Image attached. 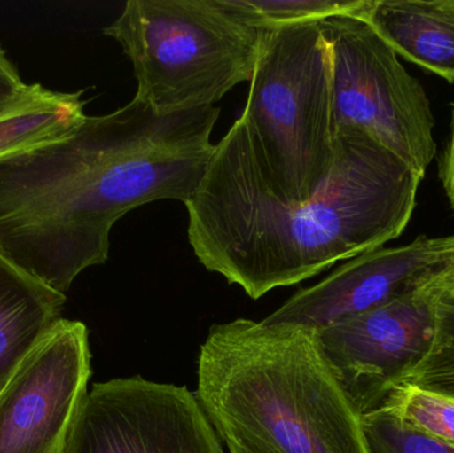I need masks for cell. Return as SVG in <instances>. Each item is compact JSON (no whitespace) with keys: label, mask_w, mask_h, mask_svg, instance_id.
<instances>
[{"label":"cell","mask_w":454,"mask_h":453,"mask_svg":"<svg viewBox=\"0 0 454 453\" xmlns=\"http://www.w3.org/2000/svg\"><path fill=\"white\" fill-rule=\"evenodd\" d=\"M454 273V234L379 247L351 258L315 286L301 290L264 318L266 324L320 330L431 286Z\"/></svg>","instance_id":"cell-9"},{"label":"cell","mask_w":454,"mask_h":453,"mask_svg":"<svg viewBox=\"0 0 454 453\" xmlns=\"http://www.w3.org/2000/svg\"><path fill=\"white\" fill-rule=\"evenodd\" d=\"M364 20L397 55L454 84V0H373Z\"/></svg>","instance_id":"cell-10"},{"label":"cell","mask_w":454,"mask_h":453,"mask_svg":"<svg viewBox=\"0 0 454 453\" xmlns=\"http://www.w3.org/2000/svg\"><path fill=\"white\" fill-rule=\"evenodd\" d=\"M240 117L272 191L311 199L336 148L331 52L317 21L266 27Z\"/></svg>","instance_id":"cell-4"},{"label":"cell","mask_w":454,"mask_h":453,"mask_svg":"<svg viewBox=\"0 0 454 453\" xmlns=\"http://www.w3.org/2000/svg\"><path fill=\"white\" fill-rule=\"evenodd\" d=\"M196 396L225 444L247 453H370L362 417L315 330L239 318L215 324Z\"/></svg>","instance_id":"cell-2"},{"label":"cell","mask_w":454,"mask_h":453,"mask_svg":"<svg viewBox=\"0 0 454 453\" xmlns=\"http://www.w3.org/2000/svg\"><path fill=\"white\" fill-rule=\"evenodd\" d=\"M440 180L444 186L445 194L450 199V207L454 213V105L452 109V122H450V136L439 165Z\"/></svg>","instance_id":"cell-18"},{"label":"cell","mask_w":454,"mask_h":453,"mask_svg":"<svg viewBox=\"0 0 454 453\" xmlns=\"http://www.w3.org/2000/svg\"><path fill=\"white\" fill-rule=\"evenodd\" d=\"M258 27L319 21L333 16L364 19L373 0H229Z\"/></svg>","instance_id":"cell-15"},{"label":"cell","mask_w":454,"mask_h":453,"mask_svg":"<svg viewBox=\"0 0 454 453\" xmlns=\"http://www.w3.org/2000/svg\"><path fill=\"white\" fill-rule=\"evenodd\" d=\"M88 329L61 318L0 391V453H64L92 375Z\"/></svg>","instance_id":"cell-8"},{"label":"cell","mask_w":454,"mask_h":453,"mask_svg":"<svg viewBox=\"0 0 454 453\" xmlns=\"http://www.w3.org/2000/svg\"><path fill=\"white\" fill-rule=\"evenodd\" d=\"M434 313L431 348L402 383L454 396V277L437 295Z\"/></svg>","instance_id":"cell-14"},{"label":"cell","mask_w":454,"mask_h":453,"mask_svg":"<svg viewBox=\"0 0 454 453\" xmlns=\"http://www.w3.org/2000/svg\"><path fill=\"white\" fill-rule=\"evenodd\" d=\"M317 24L330 47L336 132L359 128L424 180L437 145L423 85L364 19L333 16Z\"/></svg>","instance_id":"cell-5"},{"label":"cell","mask_w":454,"mask_h":453,"mask_svg":"<svg viewBox=\"0 0 454 453\" xmlns=\"http://www.w3.org/2000/svg\"><path fill=\"white\" fill-rule=\"evenodd\" d=\"M362 428L370 453H454V447L413 430L383 409L363 415Z\"/></svg>","instance_id":"cell-16"},{"label":"cell","mask_w":454,"mask_h":453,"mask_svg":"<svg viewBox=\"0 0 454 453\" xmlns=\"http://www.w3.org/2000/svg\"><path fill=\"white\" fill-rule=\"evenodd\" d=\"M380 409L419 433L454 447V396L402 383Z\"/></svg>","instance_id":"cell-13"},{"label":"cell","mask_w":454,"mask_h":453,"mask_svg":"<svg viewBox=\"0 0 454 453\" xmlns=\"http://www.w3.org/2000/svg\"><path fill=\"white\" fill-rule=\"evenodd\" d=\"M66 300L0 253V391L60 321Z\"/></svg>","instance_id":"cell-11"},{"label":"cell","mask_w":454,"mask_h":453,"mask_svg":"<svg viewBox=\"0 0 454 453\" xmlns=\"http://www.w3.org/2000/svg\"><path fill=\"white\" fill-rule=\"evenodd\" d=\"M64 453H225L196 394L141 377L96 383Z\"/></svg>","instance_id":"cell-6"},{"label":"cell","mask_w":454,"mask_h":453,"mask_svg":"<svg viewBox=\"0 0 454 453\" xmlns=\"http://www.w3.org/2000/svg\"><path fill=\"white\" fill-rule=\"evenodd\" d=\"M264 31L229 0H129L104 35L132 63L135 98L173 113L213 106L251 82Z\"/></svg>","instance_id":"cell-3"},{"label":"cell","mask_w":454,"mask_h":453,"mask_svg":"<svg viewBox=\"0 0 454 453\" xmlns=\"http://www.w3.org/2000/svg\"><path fill=\"white\" fill-rule=\"evenodd\" d=\"M453 277L317 332L331 372L360 417L380 409L431 348L437 295Z\"/></svg>","instance_id":"cell-7"},{"label":"cell","mask_w":454,"mask_h":453,"mask_svg":"<svg viewBox=\"0 0 454 453\" xmlns=\"http://www.w3.org/2000/svg\"><path fill=\"white\" fill-rule=\"evenodd\" d=\"M82 95L27 84L0 112V160L71 136L87 119Z\"/></svg>","instance_id":"cell-12"},{"label":"cell","mask_w":454,"mask_h":453,"mask_svg":"<svg viewBox=\"0 0 454 453\" xmlns=\"http://www.w3.org/2000/svg\"><path fill=\"white\" fill-rule=\"evenodd\" d=\"M421 181L367 133L347 127L336 132L327 180L311 199L288 201L267 183L239 117L185 204L189 242L207 270L259 300L399 238Z\"/></svg>","instance_id":"cell-1"},{"label":"cell","mask_w":454,"mask_h":453,"mask_svg":"<svg viewBox=\"0 0 454 453\" xmlns=\"http://www.w3.org/2000/svg\"><path fill=\"white\" fill-rule=\"evenodd\" d=\"M26 85L27 82L21 79L20 72L8 58L7 51L0 43V112L18 98Z\"/></svg>","instance_id":"cell-17"}]
</instances>
